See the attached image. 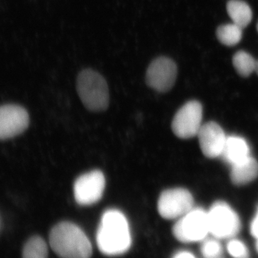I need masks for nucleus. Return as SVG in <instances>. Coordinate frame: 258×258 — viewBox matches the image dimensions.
<instances>
[{"label":"nucleus","instance_id":"nucleus-1","mask_svg":"<svg viewBox=\"0 0 258 258\" xmlns=\"http://www.w3.org/2000/svg\"><path fill=\"white\" fill-rule=\"evenodd\" d=\"M102 253L117 256L125 253L132 245L128 220L119 210L110 209L102 215L96 235Z\"/></svg>","mask_w":258,"mask_h":258},{"label":"nucleus","instance_id":"nucleus-2","mask_svg":"<svg viewBox=\"0 0 258 258\" xmlns=\"http://www.w3.org/2000/svg\"><path fill=\"white\" fill-rule=\"evenodd\" d=\"M49 242L54 252L62 258H90L92 254L89 239L72 222H62L54 226Z\"/></svg>","mask_w":258,"mask_h":258},{"label":"nucleus","instance_id":"nucleus-3","mask_svg":"<svg viewBox=\"0 0 258 258\" xmlns=\"http://www.w3.org/2000/svg\"><path fill=\"white\" fill-rule=\"evenodd\" d=\"M76 88L80 99L88 111L97 113L108 108L109 90L106 80L99 73L83 70L78 76Z\"/></svg>","mask_w":258,"mask_h":258},{"label":"nucleus","instance_id":"nucleus-4","mask_svg":"<svg viewBox=\"0 0 258 258\" xmlns=\"http://www.w3.org/2000/svg\"><path fill=\"white\" fill-rule=\"evenodd\" d=\"M172 232L176 240L184 243L203 242L210 235L208 212L193 208L178 219Z\"/></svg>","mask_w":258,"mask_h":258},{"label":"nucleus","instance_id":"nucleus-5","mask_svg":"<svg viewBox=\"0 0 258 258\" xmlns=\"http://www.w3.org/2000/svg\"><path fill=\"white\" fill-rule=\"evenodd\" d=\"M210 234L218 240L233 238L240 232V217L230 205L215 203L208 212Z\"/></svg>","mask_w":258,"mask_h":258},{"label":"nucleus","instance_id":"nucleus-6","mask_svg":"<svg viewBox=\"0 0 258 258\" xmlns=\"http://www.w3.org/2000/svg\"><path fill=\"white\" fill-rule=\"evenodd\" d=\"M193 208L192 195L184 188L166 189L158 200V212L166 220H178Z\"/></svg>","mask_w":258,"mask_h":258},{"label":"nucleus","instance_id":"nucleus-7","mask_svg":"<svg viewBox=\"0 0 258 258\" xmlns=\"http://www.w3.org/2000/svg\"><path fill=\"white\" fill-rule=\"evenodd\" d=\"M106 186L104 174L100 170H93L79 176L74 185L76 203L89 206L99 202Z\"/></svg>","mask_w":258,"mask_h":258},{"label":"nucleus","instance_id":"nucleus-8","mask_svg":"<svg viewBox=\"0 0 258 258\" xmlns=\"http://www.w3.org/2000/svg\"><path fill=\"white\" fill-rule=\"evenodd\" d=\"M203 106L198 101H190L176 112L171 128L180 139H190L198 136L202 127Z\"/></svg>","mask_w":258,"mask_h":258},{"label":"nucleus","instance_id":"nucleus-9","mask_svg":"<svg viewBox=\"0 0 258 258\" xmlns=\"http://www.w3.org/2000/svg\"><path fill=\"white\" fill-rule=\"evenodd\" d=\"M176 76L177 66L175 62L167 57H159L149 64L146 74V83L158 92L165 93L174 86Z\"/></svg>","mask_w":258,"mask_h":258},{"label":"nucleus","instance_id":"nucleus-10","mask_svg":"<svg viewBox=\"0 0 258 258\" xmlns=\"http://www.w3.org/2000/svg\"><path fill=\"white\" fill-rule=\"evenodd\" d=\"M30 118L25 108L18 105L0 106V140L20 135L28 127Z\"/></svg>","mask_w":258,"mask_h":258},{"label":"nucleus","instance_id":"nucleus-11","mask_svg":"<svg viewBox=\"0 0 258 258\" xmlns=\"http://www.w3.org/2000/svg\"><path fill=\"white\" fill-rule=\"evenodd\" d=\"M198 137L205 157L210 159L221 157L227 137L220 125L215 122L205 123L202 125Z\"/></svg>","mask_w":258,"mask_h":258},{"label":"nucleus","instance_id":"nucleus-12","mask_svg":"<svg viewBox=\"0 0 258 258\" xmlns=\"http://www.w3.org/2000/svg\"><path fill=\"white\" fill-rule=\"evenodd\" d=\"M247 142L242 137L231 136L227 137L221 157L231 166L239 164L250 157Z\"/></svg>","mask_w":258,"mask_h":258},{"label":"nucleus","instance_id":"nucleus-13","mask_svg":"<svg viewBox=\"0 0 258 258\" xmlns=\"http://www.w3.org/2000/svg\"><path fill=\"white\" fill-rule=\"evenodd\" d=\"M258 175L257 161L249 157L245 160L232 166L230 178L235 185H244L253 181Z\"/></svg>","mask_w":258,"mask_h":258},{"label":"nucleus","instance_id":"nucleus-14","mask_svg":"<svg viewBox=\"0 0 258 258\" xmlns=\"http://www.w3.org/2000/svg\"><path fill=\"white\" fill-rule=\"evenodd\" d=\"M227 11L233 23L242 29L245 28L252 21V10L242 0H230L227 4Z\"/></svg>","mask_w":258,"mask_h":258},{"label":"nucleus","instance_id":"nucleus-15","mask_svg":"<svg viewBox=\"0 0 258 258\" xmlns=\"http://www.w3.org/2000/svg\"><path fill=\"white\" fill-rule=\"evenodd\" d=\"M216 35L219 41L223 45L235 46L242 40V29L235 23L226 24L217 28Z\"/></svg>","mask_w":258,"mask_h":258},{"label":"nucleus","instance_id":"nucleus-16","mask_svg":"<svg viewBox=\"0 0 258 258\" xmlns=\"http://www.w3.org/2000/svg\"><path fill=\"white\" fill-rule=\"evenodd\" d=\"M232 63L237 74L242 77H248L254 71L256 60L248 52L240 50L232 57Z\"/></svg>","mask_w":258,"mask_h":258},{"label":"nucleus","instance_id":"nucleus-17","mask_svg":"<svg viewBox=\"0 0 258 258\" xmlns=\"http://www.w3.org/2000/svg\"><path fill=\"white\" fill-rule=\"evenodd\" d=\"M48 249L42 237L35 236L26 242L24 247L23 258H47Z\"/></svg>","mask_w":258,"mask_h":258},{"label":"nucleus","instance_id":"nucleus-18","mask_svg":"<svg viewBox=\"0 0 258 258\" xmlns=\"http://www.w3.org/2000/svg\"><path fill=\"white\" fill-rule=\"evenodd\" d=\"M200 252L205 258H220L223 252V247L218 239H205L202 242Z\"/></svg>","mask_w":258,"mask_h":258},{"label":"nucleus","instance_id":"nucleus-19","mask_svg":"<svg viewBox=\"0 0 258 258\" xmlns=\"http://www.w3.org/2000/svg\"><path fill=\"white\" fill-rule=\"evenodd\" d=\"M227 252L233 258H249L248 247L242 240L231 238L226 246Z\"/></svg>","mask_w":258,"mask_h":258},{"label":"nucleus","instance_id":"nucleus-20","mask_svg":"<svg viewBox=\"0 0 258 258\" xmlns=\"http://www.w3.org/2000/svg\"><path fill=\"white\" fill-rule=\"evenodd\" d=\"M249 230H250V233L252 237H254L256 240H258V208L253 220L251 222Z\"/></svg>","mask_w":258,"mask_h":258},{"label":"nucleus","instance_id":"nucleus-21","mask_svg":"<svg viewBox=\"0 0 258 258\" xmlns=\"http://www.w3.org/2000/svg\"><path fill=\"white\" fill-rule=\"evenodd\" d=\"M171 258H198L196 256L187 250H181L176 252Z\"/></svg>","mask_w":258,"mask_h":258},{"label":"nucleus","instance_id":"nucleus-22","mask_svg":"<svg viewBox=\"0 0 258 258\" xmlns=\"http://www.w3.org/2000/svg\"><path fill=\"white\" fill-rule=\"evenodd\" d=\"M254 72L258 75V60H256L255 66H254Z\"/></svg>","mask_w":258,"mask_h":258},{"label":"nucleus","instance_id":"nucleus-23","mask_svg":"<svg viewBox=\"0 0 258 258\" xmlns=\"http://www.w3.org/2000/svg\"><path fill=\"white\" fill-rule=\"evenodd\" d=\"M256 250H257V253H258V240H257V242H256Z\"/></svg>","mask_w":258,"mask_h":258},{"label":"nucleus","instance_id":"nucleus-24","mask_svg":"<svg viewBox=\"0 0 258 258\" xmlns=\"http://www.w3.org/2000/svg\"><path fill=\"white\" fill-rule=\"evenodd\" d=\"M257 32H258V23H257Z\"/></svg>","mask_w":258,"mask_h":258}]
</instances>
